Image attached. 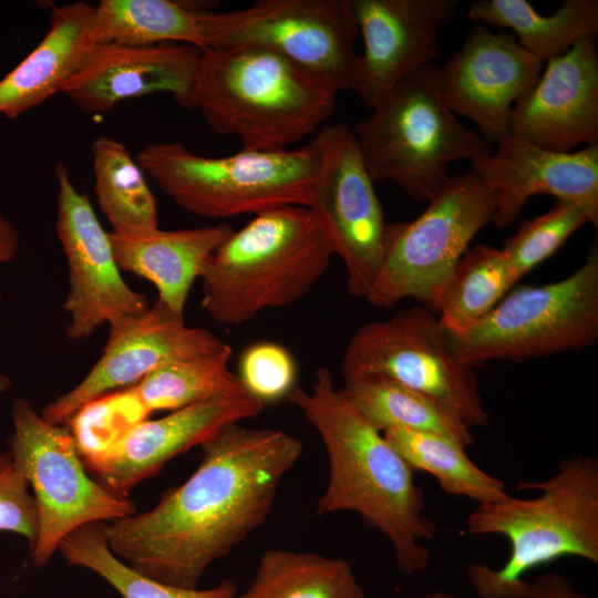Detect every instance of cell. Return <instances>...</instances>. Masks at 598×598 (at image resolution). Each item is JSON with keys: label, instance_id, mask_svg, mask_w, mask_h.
<instances>
[{"label": "cell", "instance_id": "5bb4252c", "mask_svg": "<svg viewBox=\"0 0 598 598\" xmlns=\"http://www.w3.org/2000/svg\"><path fill=\"white\" fill-rule=\"evenodd\" d=\"M54 174L55 230L69 271V291L62 305L70 317L65 332L72 340H82L103 324L143 315L150 303L124 280L110 233L102 227L87 194L74 186L63 163L55 165Z\"/></svg>", "mask_w": 598, "mask_h": 598}, {"label": "cell", "instance_id": "836d02e7", "mask_svg": "<svg viewBox=\"0 0 598 598\" xmlns=\"http://www.w3.org/2000/svg\"><path fill=\"white\" fill-rule=\"evenodd\" d=\"M150 415L131 385L90 401L73 415L68 426L85 461L106 452Z\"/></svg>", "mask_w": 598, "mask_h": 598}, {"label": "cell", "instance_id": "3957f363", "mask_svg": "<svg viewBox=\"0 0 598 598\" xmlns=\"http://www.w3.org/2000/svg\"><path fill=\"white\" fill-rule=\"evenodd\" d=\"M516 491H538L533 498L507 495L478 504L466 518L473 536L502 535L511 545L506 563L494 569L482 563L466 567L478 598H527L524 576L545 564L574 556L598 564V458L574 456L542 482H519Z\"/></svg>", "mask_w": 598, "mask_h": 598}, {"label": "cell", "instance_id": "e0dca14e", "mask_svg": "<svg viewBox=\"0 0 598 598\" xmlns=\"http://www.w3.org/2000/svg\"><path fill=\"white\" fill-rule=\"evenodd\" d=\"M457 0H351L363 39L351 90L373 107L400 81L440 55L439 30Z\"/></svg>", "mask_w": 598, "mask_h": 598}, {"label": "cell", "instance_id": "44dd1931", "mask_svg": "<svg viewBox=\"0 0 598 598\" xmlns=\"http://www.w3.org/2000/svg\"><path fill=\"white\" fill-rule=\"evenodd\" d=\"M509 134L555 152L598 144L596 38H582L547 61L535 86L514 106Z\"/></svg>", "mask_w": 598, "mask_h": 598}, {"label": "cell", "instance_id": "5b68a950", "mask_svg": "<svg viewBox=\"0 0 598 598\" xmlns=\"http://www.w3.org/2000/svg\"><path fill=\"white\" fill-rule=\"evenodd\" d=\"M332 255L308 207L256 214L206 260L199 276L202 308L217 322L239 326L266 309L291 306L324 275Z\"/></svg>", "mask_w": 598, "mask_h": 598}, {"label": "cell", "instance_id": "d6a6232c", "mask_svg": "<svg viewBox=\"0 0 598 598\" xmlns=\"http://www.w3.org/2000/svg\"><path fill=\"white\" fill-rule=\"evenodd\" d=\"M586 224H590L586 210L566 200H557L548 212L522 221L501 248L515 279L553 256Z\"/></svg>", "mask_w": 598, "mask_h": 598}, {"label": "cell", "instance_id": "6da1fadb", "mask_svg": "<svg viewBox=\"0 0 598 598\" xmlns=\"http://www.w3.org/2000/svg\"><path fill=\"white\" fill-rule=\"evenodd\" d=\"M202 461L151 509L107 524L110 549L159 582L195 589L205 570L259 528L279 484L301 457L282 430L230 423L202 445Z\"/></svg>", "mask_w": 598, "mask_h": 598}, {"label": "cell", "instance_id": "2e32d148", "mask_svg": "<svg viewBox=\"0 0 598 598\" xmlns=\"http://www.w3.org/2000/svg\"><path fill=\"white\" fill-rule=\"evenodd\" d=\"M543 63L508 32L475 24L439 68L442 96L455 115L472 121L489 143L509 134L514 106L535 86Z\"/></svg>", "mask_w": 598, "mask_h": 598}, {"label": "cell", "instance_id": "8fae6325", "mask_svg": "<svg viewBox=\"0 0 598 598\" xmlns=\"http://www.w3.org/2000/svg\"><path fill=\"white\" fill-rule=\"evenodd\" d=\"M11 421L9 452L32 488L38 511V536L30 550L34 567L45 566L78 527L136 513L131 499L90 475L68 425L45 421L23 398L12 403Z\"/></svg>", "mask_w": 598, "mask_h": 598}, {"label": "cell", "instance_id": "e575fe53", "mask_svg": "<svg viewBox=\"0 0 598 598\" xmlns=\"http://www.w3.org/2000/svg\"><path fill=\"white\" fill-rule=\"evenodd\" d=\"M236 374L247 393L265 405L289 396L297 388L298 368L287 348L259 341L241 352Z\"/></svg>", "mask_w": 598, "mask_h": 598}, {"label": "cell", "instance_id": "4dcf8cb0", "mask_svg": "<svg viewBox=\"0 0 598 598\" xmlns=\"http://www.w3.org/2000/svg\"><path fill=\"white\" fill-rule=\"evenodd\" d=\"M106 530L105 522L82 525L62 539L58 550L69 565L96 573L123 598H237L238 587L230 579L207 589H189L141 574L113 554Z\"/></svg>", "mask_w": 598, "mask_h": 598}, {"label": "cell", "instance_id": "9c48e42d", "mask_svg": "<svg viewBox=\"0 0 598 598\" xmlns=\"http://www.w3.org/2000/svg\"><path fill=\"white\" fill-rule=\"evenodd\" d=\"M495 214V194L473 171L450 176L408 223L386 226L384 257L365 299L389 309L412 298L437 312L445 281Z\"/></svg>", "mask_w": 598, "mask_h": 598}, {"label": "cell", "instance_id": "ba28073f", "mask_svg": "<svg viewBox=\"0 0 598 598\" xmlns=\"http://www.w3.org/2000/svg\"><path fill=\"white\" fill-rule=\"evenodd\" d=\"M457 360L473 369L489 361H526L592 347L598 339V246L569 276L522 286L468 330L448 333Z\"/></svg>", "mask_w": 598, "mask_h": 598}, {"label": "cell", "instance_id": "7402d4cb", "mask_svg": "<svg viewBox=\"0 0 598 598\" xmlns=\"http://www.w3.org/2000/svg\"><path fill=\"white\" fill-rule=\"evenodd\" d=\"M233 231L230 225L219 223L177 230L110 231V239L120 269L150 281L157 299L184 317L189 291L206 260Z\"/></svg>", "mask_w": 598, "mask_h": 598}, {"label": "cell", "instance_id": "9a60e30c", "mask_svg": "<svg viewBox=\"0 0 598 598\" xmlns=\"http://www.w3.org/2000/svg\"><path fill=\"white\" fill-rule=\"evenodd\" d=\"M101 357L70 391L48 403L41 416L68 425L90 401L137 383L165 363L216 352L228 343L214 332L188 327L158 299L141 316L109 326Z\"/></svg>", "mask_w": 598, "mask_h": 598}, {"label": "cell", "instance_id": "d6986e66", "mask_svg": "<svg viewBox=\"0 0 598 598\" xmlns=\"http://www.w3.org/2000/svg\"><path fill=\"white\" fill-rule=\"evenodd\" d=\"M472 171L495 194L492 223L512 225L529 197L547 194L581 206L598 226V144L576 152L538 147L512 134L496 142V151L472 162Z\"/></svg>", "mask_w": 598, "mask_h": 598}, {"label": "cell", "instance_id": "603a6c76", "mask_svg": "<svg viewBox=\"0 0 598 598\" xmlns=\"http://www.w3.org/2000/svg\"><path fill=\"white\" fill-rule=\"evenodd\" d=\"M95 4L78 1L54 6L39 44L0 80V115L14 120L60 92L94 44Z\"/></svg>", "mask_w": 598, "mask_h": 598}, {"label": "cell", "instance_id": "f35d334b", "mask_svg": "<svg viewBox=\"0 0 598 598\" xmlns=\"http://www.w3.org/2000/svg\"><path fill=\"white\" fill-rule=\"evenodd\" d=\"M11 379L4 373H0V394L8 391L11 388Z\"/></svg>", "mask_w": 598, "mask_h": 598}, {"label": "cell", "instance_id": "4fadbf2b", "mask_svg": "<svg viewBox=\"0 0 598 598\" xmlns=\"http://www.w3.org/2000/svg\"><path fill=\"white\" fill-rule=\"evenodd\" d=\"M309 143L315 165L308 208L346 267L349 293L365 299L382 266L388 226L373 181L349 125L322 126Z\"/></svg>", "mask_w": 598, "mask_h": 598}, {"label": "cell", "instance_id": "f1b7e54d", "mask_svg": "<svg viewBox=\"0 0 598 598\" xmlns=\"http://www.w3.org/2000/svg\"><path fill=\"white\" fill-rule=\"evenodd\" d=\"M382 434L412 471L430 473L447 494L478 504L497 502L508 495L501 478L476 466L465 447L447 436L401 427Z\"/></svg>", "mask_w": 598, "mask_h": 598}, {"label": "cell", "instance_id": "4316f807", "mask_svg": "<svg viewBox=\"0 0 598 598\" xmlns=\"http://www.w3.org/2000/svg\"><path fill=\"white\" fill-rule=\"evenodd\" d=\"M237 598H367L342 558L282 548L266 550L248 588Z\"/></svg>", "mask_w": 598, "mask_h": 598}, {"label": "cell", "instance_id": "7c38bea8", "mask_svg": "<svg viewBox=\"0 0 598 598\" xmlns=\"http://www.w3.org/2000/svg\"><path fill=\"white\" fill-rule=\"evenodd\" d=\"M340 371L344 381L389 378L437 401L470 427L488 424L475 373L457 360L439 317L422 305L362 324L343 350Z\"/></svg>", "mask_w": 598, "mask_h": 598}, {"label": "cell", "instance_id": "d590c367", "mask_svg": "<svg viewBox=\"0 0 598 598\" xmlns=\"http://www.w3.org/2000/svg\"><path fill=\"white\" fill-rule=\"evenodd\" d=\"M0 532L24 537L29 550L38 536L35 501L9 451L0 453Z\"/></svg>", "mask_w": 598, "mask_h": 598}, {"label": "cell", "instance_id": "ac0fdd59", "mask_svg": "<svg viewBox=\"0 0 598 598\" xmlns=\"http://www.w3.org/2000/svg\"><path fill=\"white\" fill-rule=\"evenodd\" d=\"M264 406L246 391L213 396L138 423L106 452L83 463L107 491L127 497L168 461L200 446L224 426L259 415Z\"/></svg>", "mask_w": 598, "mask_h": 598}, {"label": "cell", "instance_id": "ab89813d", "mask_svg": "<svg viewBox=\"0 0 598 598\" xmlns=\"http://www.w3.org/2000/svg\"><path fill=\"white\" fill-rule=\"evenodd\" d=\"M425 598H460L447 592L435 591L426 595Z\"/></svg>", "mask_w": 598, "mask_h": 598}, {"label": "cell", "instance_id": "d4e9b609", "mask_svg": "<svg viewBox=\"0 0 598 598\" xmlns=\"http://www.w3.org/2000/svg\"><path fill=\"white\" fill-rule=\"evenodd\" d=\"M364 419L381 433L410 429L447 436L464 447L475 443L472 427L430 396L378 374L346 380L340 388Z\"/></svg>", "mask_w": 598, "mask_h": 598}, {"label": "cell", "instance_id": "f546056e", "mask_svg": "<svg viewBox=\"0 0 598 598\" xmlns=\"http://www.w3.org/2000/svg\"><path fill=\"white\" fill-rule=\"evenodd\" d=\"M517 282L502 250L478 244L451 270L439 301V320L458 334L484 318Z\"/></svg>", "mask_w": 598, "mask_h": 598}, {"label": "cell", "instance_id": "8d00e7d4", "mask_svg": "<svg viewBox=\"0 0 598 598\" xmlns=\"http://www.w3.org/2000/svg\"><path fill=\"white\" fill-rule=\"evenodd\" d=\"M527 598H588L558 573H546L529 581Z\"/></svg>", "mask_w": 598, "mask_h": 598}, {"label": "cell", "instance_id": "277c9868", "mask_svg": "<svg viewBox=\"0 0 598 598\" xmlns=\"http://www.w3.org/2000/svg\"><path fill=\"white\" fill-rule=\"evenodd\" d=\"M336 93L285 59L260 49L203 50L190 111L246 151H280L333 113Z\"/></svg>", "mask_w": 598, "mask_h": 598}, {"label": "cell", "instance_id": "83f0119b", "mask_svg": "<svg viewBox=\"0 0 598 598\" xmlns=\"http://www.w3.org/2000/svg\"><path fill=\"white\" fill-rule=\"evenodd\" d=\"M91 151L96 200L112 231L158 227L155 196L130 150L113 137L99 136Z\"/></svg>", "mask_w": 598, "mask_h": 598}, {"label": "cell", "instance_id": "1f68e13d", "mask_svg": "<svg viewBox=\"0 0 598 598\" xmlns=\"http://www.w3.org/2000/svg\"><path fill=\"white\" fill-rule=\"evenodd\" d=\"M231 355L227 344L213 353L172 361L132 386L150 413L172 412L213 396L244 392L239 378L229 370Z\"/></svg>", "mask_w": 598, "mask_h": 598}, {"label": "cell", "instance_id": "484cf974", "mask_svg": "<svg viewBox=\"0 0 598 598\" xmlns=\"http://www.w3.org/2000/svg\"><path fill=\"white\" fill-rule=\"evenodd\" d=\"M204 9L175 0H100L94 8V44L154 45L183 43L204 50Z\"/></svg>", "mask_w": 598, "mask_h": 598}, {"label": "cell", "instance_id": "30bf717a", "mask_svg": "<svg viewBox=\"0 0 598 598\" xmlns=\"http://www.w3.org/2000/svg\"><path fill=\"white\" fill-rule=\"evenodd\" d=\"M204 50L271 52L334 92L352 87L359 30L351 0H258L238 10H204Z\"/></svg>", "mask_w": 598, "mask_h": 598}, {"label": "cell", "instance_id": "8992f818", "mask_svg": "<svg viewBox=\"0 0 598 598\" xmlns=\"http://www.w3.org/2000/svg\"><path fill=\"white\" fill-rule=\"evenodd\" d=\"M439 68L429 63L405 76L353 128L373 183L391 181L422 202L447 182L452 162H472L493 145L451 111L439 86Z\"/></svg>", "mask_w": 598, "mask_h": 598}, {"label": "cell", "instance_id": "ffe728a7", "mask_svg": "<svg viewBox=\"0 0 598 598\" xmlns=\"http://www.w3.org/2000/svg\"><path fill=\"white\" fill-rule=\"evenodd\" d=\"M200 53L183 43L93 44L61 93L87 115L107 113L125 100L158 92L190 110Z\"/></svg>", "mask_w": 598, "mask_h": 598}, {"label": "cell", "instance_id": "cb8c5ba5", "mask_svg": "<svg viewBox=\"0 0 598 598\" xmlns=\"http://www.w3.org/2000/svg\"><path fill=\"white\" fill-rule=\"evenodd\" d=\"M466 17L475 24L511 29L517 42L542 63L598 33L597 0H567L549 16L537 12L526 0H480L470 6Z\"/></svg>", "mask_w": 598, "mask_h": 598}, {"label": "cell", "instance_id": "74e56055", "mask_svg": "<svg viewBox=\"0 0 598 598\" xmlns=\"http://www.w3.org/2000/svg\"><path fill=\"white\" fill-rule=\"evenodd\" d=\"M20 247V234L17 227L0 213V271L3 265L12 261ZM0 286V297H1Z\"/></svg>", "mask_w": 598, "mask_h": 598}, {"label": "cell", "instance_id": "52a82bcc", "mask_svg": "<svg viewBox=\"0 0 598 598\" xmlns=\"http://www.w3.org/2000/svg\"><path fill=\"white\" fill-rule=\"evenodd\" d=\"M148 175L184 210L212 219L259 214L280 206L308 207L315 157L300 148L246 151L209 157L176 142L146 145L136 155Z\"/></svg>", "mask_w": 598, "mask_h": 598}, {"label": "cell", "instance_id": "7a4b0ae2", "mask_svg": "<svg viewBox=\"0 0 598 598\" xmlns=\"http://www.w3.org/2000/svg\"><path fill=\"white\" fill-rule=\"evenodd\" d=\"M287 400L318 432L328 454L329 480L316 513H357L389 539L402 573L424 571L430 553L422 542L437 528L423 516L426 502L412 468L336 388L327 368L315 371L311 390L297 386Z\"/></svg>", "mask_w": 598, "mask_h": 598}]
</instances>
